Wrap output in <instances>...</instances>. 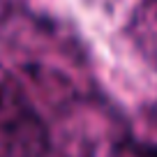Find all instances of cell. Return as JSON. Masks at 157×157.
Listing matches in <instances>:
<instances>
[{"label": "cell", "mask_w": 157, "mask_h": 157, "mask_svg": "<svg viewBox=\"0 0 157 157\" xmlns=\"http://www.w3.org/2000/svg\"><path fill=\"white\" fill-rule=\"evenodd\" d=\"M49 129L30 99L0 78V157H46Z\"/></svg>", "instance_id": "obj_1"}, {"label": "cell", "mask_w": 157, "mask_h": 157, "mask_svg": "<svg viewBox=\"0 0 157 157\" xmlns=\"http://www.w3.org/2000/svg\"><path fill=\"white\" fill-rule=\"evenodd\" d=\"M127 33L136 51L157 72V0H141L129 16Z\"/></svg>", "instance_id": "obj_2"}]
</instances>
